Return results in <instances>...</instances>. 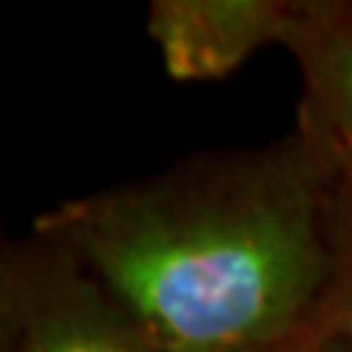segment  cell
<instances>
[{"mask_svg": "<svg viewBox=\"0 0 352 352\" xmlns=\"http://www.w3.org/2000/svg\"><path fill=\"white\" fill-rule=\"evenodd\" d=\"M282 47L302 80L296 124L352 182V0H296Z\"/></svg>", "mask_w": 352, "mask_h": 352, "instance_id": "277c9868", "label": "cell"}, {"mask_svg": "<svg viewBox=\"0 0 352 352\" xmlns=\"http://www.w3.org/2000/svg\"><path fill=\"white\" fill-rule=\"evenodd\" d=\"M162 352H285L332 332L340 173L305 126L197 153L32 220Z\"/></svg>", "mask_w": 352, "mask_h": 352, "instance_id": "6da1fadb", "label": "cell"}, {"mask_svg": "<svg viewBox=\"0 0 352 352\" xmlns=\"http://www.w3.org/2000/svg\"><path fill=\"white\" fill-rule=\"evenodd\" d=\"M3 352H162L62 247L38 235L0 256Z\"/></svg>", "mask_w": 352, "mask_h": 352, "instance_id": "7a4b0ae2", "label": "cell"}, {"mask_svg": "<svg viewBox=\"0 0 352 352\" xmlns=\"http://www.w3.org/2000/svg\"><path fill=\"white\" fill-rule=\"evenodd\" d=\"M285 352H352V344L338 329H332V332H323V335H317V338L305 340V344L294 346V349H285Z\"/></svg>", "mask_w": 352, "mask_h": 352, "instance_id": "8992f818", "label": "cell"}, {"mask_svg": "<svg viewBox=\"0 0 352 352\" xmlns=\"http://www.w3.org/2000/svg\"><path fill=\"white\" fill-rule=\"evenodd\" d=\"M296 0H153L147 36L179 82H214L285 44Z\"/></svg>", "mask_w": 352, "mask_h": 352, "instance_id": "3957f363", "label": "cell"}, {"mask_svg": "<svg viewBox=\"0 0 352 352\" xmlns=\"http://www.w3.org/2000/svg\"><path fill=\"white\" fill-rule=\"evenodd\" d=\"M332 323L352 344V182L344 173H340V264H338Z\"/></svg>", "mask_w": 352, "mask_h": 352, "instance_id": "5b68a950", "label": "cell"}]
</instances>
